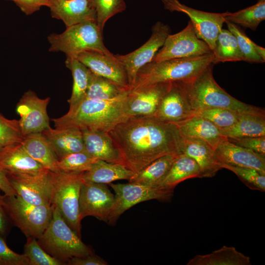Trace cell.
I'll return each mask as SVG.
<instances>
[{
    "instance_id": "1",
    "label": "cell",
    "mask_w": 265,
    "mask_h": 265,
    "mask_svg": "<svg viewBox=\"0 0 265 265\" xmlns=\"http://www.w3.org/2000/svg\"><path fill=\"white\" fill-rule=\"evenodd\" d=\"M108 133L123 164L134 173L163 156L182 153L184 138L177 126L154 116L128 117Z\"/></svg>"
},
{
    "instance_id": "2",
    "label": "cell",
    "mask_w": 265,
    "mask_h": 265,
    "mask_svg": "<svg viewBox=\"0 0 265 265\" xmlns=\"http://www.w3.org/2000/svg\"><path fill=\"white\" fill-rule=\"evenodd\" d=\"M130 90L108 100L85 98L64 115L52 119L55 128L75 127L81 131L108 132L128 118L126 100Z\"/></svg>"
},
{
    "instance_id": "3",
    "label": "cell",
    "mask_w": 265,
    "mask_h": 265,
    "mask_svg": "<svg viewBox=\"0 0 265 265\" xmlns=\"http://www.w3.org/2000/svg\"><path fill=\"white\" fill-rule=\"evenodd\" d=\"M213 60L212 52L197 56L151 61L139 70L130 91L160 82L191 80L213 64Z\"/></svg>"
},
{
    "instance_id": "4",
    "label": "cell",
    "mask_w": 265,
    "mask_h": 265,
    "mask_svg": "<svg viewBox=\"0 0 265 265\" xmlns=\"http://www.w3.org/2000/svg\"><path fill=\"white\" fill-rule=\"evenodd\" d=\"M213 65H210L191 80L184 81L196 111L208 107H218L239 113L265 114L264 109L243 103L222 89L213 78Z\"/></svg>"
},
{
    "instance_id": "5",
    "label": "cell",
    "mask_w": 265,
    "mask_h": 265,
    "mask_svg": "<svg viewBox=\"0 0 265 265\" xmlns=\"http://www.w3.org/2000/svg\"><path fill=\"white\" fill-rule=\"evenodd\" d=\"M53 207L52 219L37 239L40 246L64 265H67L73 257H82L92 254V250L68 225L58 209Z\"/></svg>"
},
{
    "instance_id": "6",
    "label": "cell",
    "mask_w": 265,
    "mask_h": 265,
    "mask_svg": "<svg viewBox=\"0 0 265 265\" xmlns=\"http://www.w3.org/2000/svg\"><path fill=\"white\" fill-rule=\"evenodd\" d=\"M102 32L96 21L72 26L61 33H52L48 36L50 44L49 51L61 52L66 56L74 57L86 51L110 53L104 44Z\"/></svg>"
},
{
    "instance_id": "7",
    "label": "cell",
    "mask_w": 265,
    "mask_h": 265,
    "mask_svg": "<svg viewBox=\"0 0 265 265\" xmlns=\"http://www.w3.org/2000/svg\"><path fill=\"white\" fill-rule=\"evenodd\" d=\"M84 173V172H83ZM83 173L53 172L52 206L56 207L72 230L81 238L79 200Z\"/></svg>"
},
{
    "instance_id": "8",
    "label": "cell",
    "mask_w": 265,
    "mask_h": 265,
    "mask_svg": "<svg viewBox=\"0 0 265 265\" xmlns=\"http://www.w3.org/2000/svg\"><path fill=\"white\" fill-rule=\"evenodd\" d=\"M4 206L11 222L27 238L37 239L49 225L53 216L51 205H34L18 195H2Z\"/></svg>"
},
{
    "instance_id": "9",
    "label": "cell",
    "mask_w": 265,
    "mask_h": 265,
    "mask_svg": "<svg viewBox=\"0 0 265 265\" xmlns=\"http://www.w3.org/2000/svg\"><path fill=\"white\" fill-rule=\"evenodd\" d=\"M114 192V202L107 222L113 224L127 210L141 202L156 199L168 200L173 190L162 187H150L134 183L108 184Z\"/></svg>"
},
{
    "instance_id": "10",
    "label": "cell",
    "mask_w": 265,
    "mask_h": 265,
    "mask_svg": "<svg viewBox=\"0 0 265 265\" xmlns=\"http://www.w3.org/2000/svg\"><path fill=\"white\" fill-rule=\"evenodd\" d=\"M212 52L208 44L198 37L189 21L182 30L167 36L152 61L197 56Z\"/></svg>"
},
{
    "instance_id": "11",
    "label": "cell",
    "mask_w": 265,
    "mask_h": 265,
    "mask_svg": "<svg viewBox=\"0 0 265 265\" xmlns=\"http://www.w3.org/2000/svg\"><path fill=\"white\" fill-rule=\"evenodd\" d=\"M164 9L187 15L190 19L198 37L205 41L213 52L217 36L226 22L224 13L205 12L189 7L179 0H161Z\"/></svg>"
},
{
    "instance_id": "12",
    "label": "cell",
    "mask_w": 265,
    "mask_h": 265,
    "mask_svg": "<svg viewBox=\"0 0 265 265\" xmlns=\"http://www.w3.org/2000/svg\"><path fill=\"white\" fill-rule=\"evenodd\" d=\"M170 32L168 25L157 22L152 26L151 36L145 44L127 54H114L126 70L130 89L139 70L152 61Z\"/></svg>"
},
{
    "instance_id": "13",
    "label": "cell",
    "mask_w": 265,
    "mask_h": 265,
    "mask_svg": "<svg viewBox=\"0 0 265 265\" xmlns=\"http://www.w3.org/2000/svg\"><path fill=\"white\" fill-rule=\"evenodd\" d=\"M7 176L16 194L26 202L34 205L52 206L53 172L46 169L35 175Z\"/></svg>"
},
{
    "instance_id": "14",
    "label": "cell",
    "mask_w": 265,
    "mask_h": 265,
    "mask_svg": "<svg viewBox=\"0 0 265 265\" xmlns=\"http://www.w3.org/2000/svg\"><path fill=\"white\" fill-rule=\"evenodd\" d=\"M50 100L49 97L40 98L30 90L23 95L16 105V110L20 117L19 122L24 136L42 132L50 127L47 110Z\"/></svg>"
},
{
    "instance_id": "15",
    "label": "cell",
    "mask_w": 265,
    "mask_h": 265,
    "mask_svg": "<svg viewBox=\"0 0 265 265\" xmlns=\"http://www.w3.org/2000/svg\"><path fill=\"white\" fill-rule=\"evenodd\" d=\"M114 202V195L106 184L83 182L80 193V219L88 216L107 221Z\"/></svg>"
},
{
    "instance_id": "16",
    "label": "cell",
    "mask_w": 265,
    "mask_h": 265,
    "mask_svg": "<svg viewBox=\"0 0 265 265\" xmlns=\"http://www.w3.org/2000/svg\"><path fill=\"white\" fill-rule=\"evenodd\" d=\"M196 112L184 82L174 81L154 116L176 124L192 117Z\"/></svg>"
},
{
    "instance_id": "17",
    "label": "cell",
    "mask_w": 265,
    "mask_h": 265,
    "mask_svg": "<svg viewBox=\"0 0 265 265\" xmlns=\"http://www.w3.org/2000/svg\"><path fill=\"white\" fill-rule=\"evenodd\" d=\"M76 57L94 74L108 79L123 89L130 90L126 70L112 53L86 51Z\"/></svg>"
},
{
    "instance_id": "18",
    "label": "cell",
    "mask_w": 265,
    "mask_h": 265,
    "mask_svg": "<svg viewBox=\"0 0 265 265\" xmlns=\"http://www.w3.org/2000/svg\"><path fill=\"white\" fill-rule=\"evenodd\" d=\"M171 83L160 82L136 91L130 90L126 105L128 117L154 116Z\"/></svg>"
},
{
    "instance_id": "19",
    "label": "cell",
    "mask_w": 265,
    "mask_h": 265,
    "mask_svg": "<svg viewBox=\"0 0 265 265\" xmlns=\"http://www.w3.org/2000/svg\"><path fill=\"white\" fill-rule=\"evenodd\" d=\"M0 167L6 175L13 176L35 175L47 169L26 152L21 143L0 148Z\"/></svg>"
},
{
    "instance_id": "20",
    "label": "cell",
    "mask_w": 265,
    "mask_h": 265,
    "mask_svg": "<svg viewBox=\"0 0 265 265\" xmlns=\"http://www.w3.org/2000/svg\"><path fill=\"white\" fill-rule=\"evenodd\" d=\"M221 164L255 169L265 175V157L229 141L226 137L214 149Z\"/></svg>"
},
{
    "instance_id": "21",
    "label": "cell",
    "mask_w": 265,
    "mask_h": 265,
    "mask_svg": "<svg viewBox=\"0 0 265 265\" xmlns=\"http://www.w3.org/2000/svg\"><path fill=\"white\" fill-rule=\"evenodd\" d=\"M53 18L61 20L66 27L89 21H96L91 0H49Z\"/></svg>"
},
{
    "instance_id": "22",
    "label": "cell",
    "mask_w": 265,
    "mask_h": 265,
    "mask_svg": "<svg viewBox=\"0 0 265 265\" xmlns=\"http://www.w3.org/2000/svg\"><path fill=\"white\" fill-rule=\"evenodd\" d=\"M182 153L193 159L199 166L200 178H212L221 169L214 149L208 143L198 138L184 137Z\"/></svg>"
},
{
    "instance_id": "23",
    "label": "cell",
    "mask_w": 265,
    "mask_h": 265,
    "mask_svg": "<svg viewBox=\"0 0 265 265\" xmlns=\"http://www.w3.org/2000/svg\"><path fill=\"white\" fill-rule=\"evenodd\" d=\"M84 151L96 159L123 164L121 154L107 132L81 131Z\"/></svg>"
},
{
    "instance_id": "24",
    "label": "cell",
    "mask_w": 265,
    "mask_h": 265,
    "mask_svg": "<svg viewBox=\"0 0 265 265\" xmlns=\"http://www.w3.org/2000/svg\"><path fill=\"white\" fill-rule=\"evenodd\" d=\"M42 132L50 142L58 159L84 151L82 132L78 128L53 129L50 127Z\"/></svg>"
},
{
    "instance_id": "25",
    "label": "cell",
    "mask_w": 265,
    "mask_h": 265,
    "mask_svg": "<svg viewBox=\"0 0 265 265\" xmlns=\"http://www.w3.org/2000/svg\"><path fill=\"white\" fill-rule=\"evenodd\" d=\"M175 124L184 137L201 139L214 149L226 138L222 135L220 129L198 115Z\"/></svg>"
},
{
    "instance_id": "26",
    "label": "cell",
    "mask_w": 265,
    "mask_h": 265,
    "mask_svg": "<svg viewBox=\"0 0 265 265\" xmlns=\"http://www.w3.org/2000/svg\"><path fill=\"white\" fill-rule=\"evenodd\" d=\"M26 152L46 169L58 172V159L50 142L43 132L32 133L24 136L21 142Z\"/></svg>"
},
{
    "instance_id": "27",
    "label": "cell",
    "mask_w": 265,
    "mask_h": 265,
    "mask_svg": "<svg viewBox=\"0 0 265 265\" xmlns=\"http://www.w3.org/2000/svg\"><path fill=\"white\" fill-rule=\"evenodd\" d=\"M134 174L123 164L97 159L83 173V179L84 182L109 184L120 180H129Z\"/></svg>"
},
{
    "instance_id": "28",
    "label": "cell",
    "mask_w": 265,
    "mask_h": 265,
    "mask_svg": "<svg viewBox=\"0 0 265 265\" xmlns=\"http://www.w3.org/2000/svg\"><path fill=\"white\" fill-rule=\"evenodd\" d=\"M178 155L171 153L156 159L134 173L129 182L150 187H159Z\"/></svg>"
},
{
    "instance_id": "29",
    "label": "cell",
    "mask_w": 265,
    "mask_h": 265,
    "mask_svg": "<svg viewBox=\"0 0 265 265\" xmlns=\"http://www.w3.org/2000/svg\"><path fill=\"white\" fill-rule=\"evenodd\" d=\"M220 130L225 137L265 136V114L242 113L233 125Z\"/></svg>"
},
{
    "instance_id": "30",
    "label": "cell",
    "mask_w": 265,
    "mask_h": 265,
    "mask_svg": "<svg viewBox=\"0 0 265 265\" xmlns=\"http://www.w3.org/2000/svg\"><path fill=\"white\" fill-rule=\"evenodd\" d=\"M250 258L233 246H223L205 255H197L187 265H250Z\"/></svg>"
},
{
    "instance_id": "31",
    "label": "cell",
    "mask_w": 265,
    "mask_h": 265,
    "mask_svg": "<svg viewBox=\"0 0 265 265\" xmlns=\"http://www.w3.org/2000/svg\"><path fill=\"white\" fill-rule=\"evenodd\" d=\"M194 178H200L198 165L191 158L181 153L175 159L159 187L174 190L181 182Z\"/></svg>"
},
{
    "instance_id": "32",
    "label": "cell",
    "mask_w": 265,
    "mask_h": 265,
    "mask_svg": "<svg viewBox=\"0 0 265 265\" xmlns=\"http://www.w3.org/2000/svg\"><path fill=\"white\" fill-rule=\"evenodd\" d=\"M65 64L73 79L71 96L68 100L71 108L85 98L92 72L74 56H66Z\"/></svg>"
},
{
    "instance_id": "33",
    "label": "cell",
    "mask_w": 265,
    "mask_h": 265,
    "mask_svg": "<svg viewBox=\"0 0 265 265\" xmlns=\"http://www.w3.org/2000/svg\"><path fill=\"white\" fill-rule=\"evenodd\" d=\"M213 53V64L219 62L243 61L236 38L228 29L222 28L220 31Z\"/></svg>"
},
{
    "instance_id": "34",
    "label": "cell",
    "mask_w": 265,
    "mask_h": 265,
    "mask_svg": "<svg viewBox=\"0 0 265 265\" xmlns=\"http://www.w3.org/2000/svg\"><path fill=\"white\" fill-rule=\"evenodd\" d=\"M225 19L226 22L255 30L265 19V0L259 1L255 4L236 12L227 11Z\"/></svg>"
},
{
    "instance_id": "35",
    "label": "cell",
    "mask_w": 265,
    "mask_h": 265,
    "mask_svg": "<svg viewBox=\"0 0 265 265\" xmlns=\"http://www.w3.org/2000/svg\"><path fill=\"white\" fill-rule=\"evenodd\" d=\"M123 89L108 79L92 72L86 98L108 100L117 97L123 92Z\"/></svg>"
},
{
    "instance_id": "36",
    "label": "cell",
    "mask_w": 265,
    "mask_h": 265,
    "mask_svg": "<svg viewBox=\"0 0 265 265\" xmlns=\"http://www.w3.org/2000/svg\"><path fill=\"white\" fill-rule=\"evenodd\" d=\"M97 160L84 151L72 153L59 159L57 167L58 171L83 173L88 171Z\"/></svg>"
},
{
    "instance_id": "37",
    "label": "cell",
    "mask_w": 265,
    "mask_h": 265,
    "mask_svg": "<svg viewBox=\"0 0 265 265\" xmlns=\"http://www.w3.org/2000/svg\"><path fill=\"white\" fill-rule=\"evenodd\" d=\"M241 114L226 108L208 107L197 110L195 115L208 120L219 129H223L236 123Z\"/></svg>"
},
{
    "instance_id": "38",
    "label": "cell",
    "mask_w": 265,
    "mask_h": 265,
    "mask_svg": "<svg viewBox=\"0 0 265 265\" xmlns=\"http://www.w3.org/2000/svg\"><path fill=\"white\" fill-rule=\"evenodd\" d=\"M23 254L28 265H62L63 263L48 254L39 244L37 238H27Z\"/></svg>"
},
{
    "instance_id": "39",
    "label": "cell",
    "mask_w": 265,
    "mask_h": 265,
    "mask_svg": "<svg viewBox=\"0 0 265 265\" xmlns=\"http://www.w3.org/2000/svg\"><path fill=\"white\" fill-rule=\"evenodd\" d=\"M225 23L228 30L236 38L238 46L243 57V61L250 63L265 62L255 49V43L252 41L237 25L229 22Z\"/></svg>"
},
{
    "instance_id": "40",
    "label": "cell",
    "mask_w": 265,
    "mask_h": 265,
    "mask_svg": "<svg viewBox=\"0 0 265 265\" xmlns=\"http://www.w3.org/2000/svg\"><path fill=\"white\" fill-rule=\"evenodd\" d=\"M91 1L96 12V22L102 31L108 19L123 12L126 8L124 0H91Z\"/></svg>"
},
{
    "instance_id": "41",
    "label": "cell",
    "mask_w": 265,
    "mask_h": 265,
    "mask_svg": "<svg viewBox=\"0 0 265 265\" xmlns=\"http://www.w3.org/2000/svg\"><path fill=\"white\" fill-rule=\"evenodd\" d=\"M222 168L234 173L249 188L262 192L265 191V175L258 170L248 167L232 166L221 164Z\"/></svg>"
},
{
    "instance_id": "42",
    "label": "cell",
    "mask_w": 265,
    "mask_h": 265,
    "mask_svg": "<svg viewBox=\"0 0 265 265\" xmlns=\"http://www.w3.org/2000/svg\"><path fill=\"white\" fill-rule=\"evenodd\" d=\"M24 137L19 120L7 119L0 112V148L21 143Z\"/></svg>"
},
{
    "instance_id": "43",
    "label": "cell",
    "mask_w": 265,
    "mask_h": 265,
    "mask_svg": "<svg viewBox=\"0 0 265 265\" xmlns=\"http://www.w3.org/2000/svg\"><path fill=\"white\" fill-rule=\"evenodd\" d=\"M0 265H28L26 258L12 250L0 235Z\"/></svg>"
},
{
    "instance_id": "44",
    "label": "cell",
    "mask_w": 265,
    "mask_h": 265,
    "mask_svg": "<svg viewBox=\"0 0 265 265\" xmlns=\"http://www.w3.org/2000/svg\"><path fill=\"white\" fill-rule=\"evenodd\" d=\"M226 138L234 144L265 157V136Z\"/></svg>"
},
{
    "instance_id": "45",
    "label": "cell",
    "mask_w": 265,
    "mask_h": 265,
    "mask_svg": "<svg viewBox=\"0 0 265 265\" xmlns=\"http://www.w3.org/2000/svg\"><path fill=\"white\" fill-rule=\"evenodd\" d=\"M26 15H29L39 10L42 6L49 7V0H11Z\"/></svg>"
},
{
    "instance_id": "46",
    "label": "cell",
    "mask_w": 265,
    "mask_h": 265,
    "mask_svg": "<svg viewBox=\"0 0 265 265\" xmlns=\"http://www.w3.org/2000/svg\"><path fill=\"white\" fill-rule=\"evenodd\" d=\"M69 265H106L107 263L92 253L82 257H73L67 263Z\"/></svg>"
},
{
    "instance_id": "47",
    "label": "cell",
    "mask_w": 265,
    "mask_h": 265,
    "mask_svg": "<svg viewBox=\"0 0 265 265\" xmlns=\"http://www.w3.org/2000/svg\"><path fill=\"white\" fill-rule=\"evenodd\" d=\"M9 222L10 220L4 206L2 195L0 193V235L3 237L8 232Z\"/></svg>"
},
{
    "instance_id": "48",
    "label": "cell",
    "mask_w": 265,
    "mask_h": 265,
    "mask_svg": "<svg viewBox=\"0 0 265 265\" xmlns=\"http://www.w3.org/2000/svg\"><path fill=\"white\" fill-rule=\"evenodd\" d=\"M0 189L4 194L8 195H16V193L11 186L7 176L3 169L0 167Z\"/></svg>"
},
{
    "instance_id": "49",
    "label": "cell",
    "mask_w": 265,
    "mask_h": 265,
    "mask_svg": "<svg viewBox=\"0 0 265 265\" xmlns=\"http://www.w3.org/2000/svg\"><path fill=\"white\" fill-rule=\"evenodd\" d=\"M262 0H258V1H262Z\"/></svg>"
}]
</instances>
